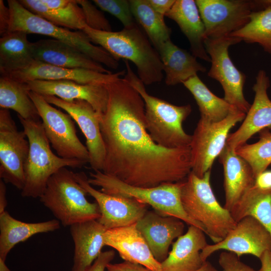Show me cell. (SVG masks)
Instances as JSON below:
<instances>
[{"label": "cell", "mask_w": 271, "mask_h": 271, "mask_svg": "<svg viewBox=\"0 0 271 271\" xmlns=\"http://www.w3.org/2000/svg\"><path fill=\"white\" fill-rule=\"evenodd\" d=\"M106 109L100 116L105 150L102 172L142 188L184 181L192 171L190 146L156 144L146 125L144 101L124 78L107 84Z\"/></svg>", "instance_id": "cell-1"}, {"label": "cell", "mask_w": 271, "mask_h": 271, "mask_svg": "<svg viewBox=\"0 0 271 271\" xmlns=\"http://www.w3.org/2000/svg\"><path fill=\"white\" fill-rule=\"evenodd\" d=\"M82 31L92 43L100 46L116 60L132 62L145 85L162 80L164 71L160 55L137 24L117 32L100 31L86 26Z\"/></svg>", "instance_id": "cell-2"}, {"label": "cell", "mask_w": 271, "mask_h": 271, "mask_svg": "<svg viewBox=\"0 0 271 271\" xmlns=\"http://www.w3.org/2000/svg\"><path fill=\"white\" fill-rule=\"evenodd\" d=\"M126 73L123 78L138 92L145 107L146 125L158 145L168 149L189 147L192 136L185 132L182 123L192 111L190 105L178 106L152 96L132 70L128 61L124 60Z\"/></svg>", "instance_id": "cell-3"}, {"label": "cell", "mask_w": 271, "mask_h": 271, "mask_svg": "<svg viewBox=\"0 0 271 271\" xmlns=\"http://www.w3.org/2000/svg\"><path fill=\"white\" fill-rule=\"evenodd\" d=\"M211 171L200 178L192 172L182 181L181 199L187 214L201 224L214 243L222 241L236 226L230 212L220 205L210 185Z\"/></svg>", "instance_id": "cell-4"}, {"label": "cell", "mask_w": 271, "mask_h": 271, "mask_svg": "<svg viewBox=\"0 0 271 271\" xmlns=\"http://www.w3.org/2000/svg\"><path fill=\"white\" fill-rule=\"evenodd\" d=\"M29 143V152L25 166V184L23 197H40L50 177L61 169L81 168L84 162L64 159L51 150L42 121L27 120L18 115Z\"/></svg>", "instance_id": "cell-5"}, {"label": "cell", "mask_w": 271, "mask_h": 271, "mask_svg": "<svg viewBox=\"0 0 271 271\" xmlns=\"http://www.w3.org/2000/svg\"><path fill=\"white\" fill-rule=\"evenodd\" d=\"M88 183L100 188L107 194L129 198L149 205L158 213L178 218L186 224L196 226L205 233L204 227L192 219L184 210L181 199L182 181L166 183L151 188H142L127 184L100 171L89 173Z\"/></svg>", "instance_id": "cell-6"}, {"label": "cell", "mask_w": 271, "mask_h": 271, "mask_svg": "<svg viewBox=\"0 0 271 271\" xmlns=\"http://www.w3.org/2000/svg\"><path fill=\"white\" fill-rule=\"evenodd\" d=\"M87 194L74 173L64 167L50 177L40 199L63 226H70L100 217L98 204L88 201Z\"/></svg>", "instance_id": "cell-7"}, {"label": "cell", "mask_w": 271, "mask_h": 271, "mask_svg": "<svg viewBox=\"0 0 271 271\" xmlns=\"http://www.w3.org/2000/svg\"><path fill=\"white\" fill-rule=\"evenodd\" d=\"M7 2L11 15L9 31L50 37L79 50L100 64L114 69L118 68V61L100 46L94 45L82 31H72L54 25L26 9L18 1Z\"/></svg>", "instance_id": "cell-8"}, {"label": "cell", "mask_w": 271, "mask_h": 271, "mask_svg": "<svg viewBox=\"0 0 271 271\" xmlns=\"http://www.w3.org/2000/svg\"><path fill=\"white\" fill-rule=\"evenodd\" d=\"M29 94L37 107L46 136L57 155L89 163V152L77 136L72 117L53 107L42 95L32 91Z\"/></svg>", "instance_id": "cell-9"}, {"label": "cell", "mask_w": 271, "mask_h": 271, "mask_svg": "<svg viewBox=\"0 0 271 271\" xmlns=\"http://www.w3.org/2000/svg\"><path fill=\"white\" fill-rule=\"evenodd\" d=\"M245 115L246 113L236 110L218 122H211L200 117L190 145L191 172L202 178L211 171L214 161L226 145L229 131L237 123L244 120Z\"/></svg>", "instance_id": "cell-10"}, {"label": "cell", "mask_w": 271, "mask_h": 271, "mask_svg": "<svg viewBox=\"0 0 271 271\" xmlns=\"http://www.w3.org/2000/svg\"><path fill=\"white\" fill-rule=\"evenodd\" d=\"M241 41L240 39L232 36L206 39L204 45L211 62L208 76L220 83L225 101L246 114L251 105L245 99L243 92L245 75L235 66L228 53L231 45Z\"/></svg>", "instance_id": "cell-11"}, {"label": "cell", "mask_w": 271, "mask_h": 271, "mask_svg": "<svg viewBox=\"0 0 271 271\" xmlns=\"http://www.w3.org/2000/svg\"><path fill=\"white\" fill-rule=\"evenodd\" d=\"M29 143L24 131H19L9 109L0 110V177L22 190L25 184V166Z\"/></svg>", "instance_id": "cell-12"}, {"label": "cell", "mask_w": 271, "mask_h": 271, "mask_svg": "<svg viewBox=\"0 0 271 271\" xmlns=\"http://www.w3.org/2000/svg\"><path fill=\"white\" fill-rule=\"evenodd\" d=\"M205 28V39L230 36L245 26L255 2L244 0H196Z\"/></svg>", "instance_id": "cell-13"}, {"label": "cell", "mask_w": 271, "mask_h": 271, "mask_svg": "<svg viewBox=\"0 0 271 271\" xmlns=\"http://www.w3.org/2000/svg\"><path fill=\"white\" fill-rule=\"evenodd\" d=\"M224 250L236 254H251L260 258L266 250H271V235L265 228L253 217L246 216L221 241L207 244L202 250L203 262L212 253Z\"/></svg>", "instance_id": "cell-14"}, {"label": "cell", "mask_w": 271, "mask_h": 271, "mask_svg": "<svg viewBox=\"0 0 271 271\" xmlns=\"http://www.w3.org/2000/svg\"><path fill=\"white\" fill-rule=\"evenodd\" d=\"M49 103L65 110L78 124L83 133L94 171H102L105 150L100 127V116L90 104L82 100L65 101L54 96H43Z\"/></svg>", "instance_id": "cell-15"}, {"label": "cell", "mask_w": 271, "mask_h": 271, "mask_svg": "<svg viewBox=\"0 0 271 271\" xmlns=\"http://www.w3.org/2000/svg\"><path fill=\"white\" fill-rule=\"evenodd\" d=\"M77 182L99 206L97 220L107 230L136 223L147 212V205L133 199L112 196L98 191L88 182L83 172L74 173Z\"/></svg>", "instance_id": "cell-16"}, {"label": "cell", "mask_w": 271, "mask_h": 271, "mask_svg": "<svg viewBox=\"0 0 271 271\" xmlns=\"http://www.w3.org/2000/svg\"><path fill=\"white\" fill-rule=\"evenodd\" d=\"M24 83L29 91L42 96H54L65 101H86L100 114L104 113L107 108V84H85L70 80H37Z\"/></svg>", "instance_id": "cell-17"}, {"label": "cell", "mask_w": 271, "mask_h": 271, "mask_svg": "<svg viewBox=\"0 0 271 271\" xmlns=\"http://www.w3.org/2000/svg\"><path fill=\"white\" fill-rule=\"evenodd\" d=\"M126 70L102 73L84 69H69L35 60L27 67L8 73L5 76L21 82L33 80H70L81 84H108L124 76Z\"/></svg>", "instance_id": "cell-18"}, {"label": "cell", "mask_w": 271, "mask_h": 271, "mask_svg": "<svg viewBox=\"0 0 271 271\" xmlns=\"http://www.w3.org/2000/svg\"><path fill=\"white\" fill-rule=\"evenodd\" d=\"M269 85V79L266 72L259 70L252 88L255 92L253 102L239 128L229 133L227 146L235 150L245 144L255 133L271 128V100L267 93Z\"/></svg>", "instance_id": "cell-19"}, {"label": "cell", "mask_w": 271, "mask_h": 271, "mask_svg": "<svg viewBox=\"0 0 271 271\" xmlns=\"http://www.w3.org/2000/svg\"><path fill=\"white\" fill-rule=\"evenodd\" d=\"M184 222L175 217L163 215L156 211H147L136 226L155 258L161 263L168 256L173 241L183 234Z\"/></svg>", "instance_id": "cell-20"}, {"label": "cell", "mask_w": 271, "mask_h": 271, "mask_svg": "<svg viewBox=\"0 0 271 271\" xmlns=\"http://www.w3.org/2000/svg\"><path fill=\"white\" fill-rule=\"evenodd\" d=\"M103 240L105 245L115 249L124 261L141 264L151 271H162L161 262L155 258L136 223L106 230Z\"/></svg>", "instance_id": "cell-21"}, {"label": "cell", "mask_w": 271, "mask_h": 271, "mask_svg": "<svg viewBox=\"0 0 271 271\" xmlns=\"http://www.w3.org/2000/svg\"><path fill=\"white\" fill-rule=\"evenodd\" d=\"M32 48L36 61L65 68L84 69L102 73H111L101 64L59 40L42 39L32 42Z\"/></svg>", "instance_id": "cell-22"}, {"label": "cell", "mask_w": 271, "mask_h": 271, "mask_svg": "<svg viewBox=\"0 0 271 271\" xmlns=\"http://www.w3.org/2000/svg\"><path fill=\"white\" fill-rule=\"evenodd\" d=\"M224 171L225 203L230 211L244 194L254 184L255 178L248 163L235 150L226 145L219 156Z\"/></svg>", "instance_id": "cell-23"}, {"label": "cell", "mask_w": 271, "mask_h": 271, "mask_svg": "<svg viewBox=\"0 0 271 271\" xmlns=\"http://www.w3.org/2000/svg\"><path fill=\"white\" fill-rule=\"evenodd\" d=\"M106 230L97 220L79 222L70 226L74 244L71 271H86L92 265L105 245L103 234Z\"/></svg>", "instance_id": "cell-24"}, {"label": "cell", "mask_w": 271, "mask_h": 271, "mask_svg": "<svg viewBox=\"0 0 271 271\" xmlns=\"http://www.w3.org/2000/svg\"><path fill=\"white\" fill-rule=\"evenodd\" d=\"M205 233L190 225L174 242L171 251L161 263L162 271H195L203 264L201 252L208 244Z\"/></svg>", "instance_id": "cell-25"}, {"label": "cell", "mask_w": 271, "mask_h": 271, "mask_svg": "<svg viewBox=\"0 0 271 271\" xmlns=\"http://www.w3.org/2000/svg\"><path fill=\"white\" fill-rule=\"evenodd\" d=\"M165 16L177 24L190 43L192 54L210 62L204 45L205 28L195 1L176 0Z\"/></svg>", "instance_id": "cell-26"}, {"label": "cell", "mask_w": 271, "mask_h": 271, "mask_svg": "<svg viewBox=\"0 0 271 271\" xmlns=\"http://www.w3.org/2000/svg\"><path fill=\"white\" fill-rule=\"evenodd\" d=\"M157 51L163 64L167 85L182 83L197 75L198 72L206 71V68L197 61L195 56L179 48L171 40L162 45Z\"/></svg>", "instance_id": "cell-27"}, {"label": "cell", "mask_w": 271, "mask_h": 271, "mask_svg": "<svg viewBox=\"0 0 271 271\" xmlns=\"http://www.w3.org/2000/svg\"><path fill=\"white\" fill-rule=\"evenodd\" d=\"M57 219L37 223H27L13 217L6 210L0 214V258L6 261L11 249L18 243L33 235L58 229Z\"/></svg>", "instance_id": "cell-28"}, {"label": "cell", "mask_w": 271, "mask_h": 271, "mask_svg": "<svg viewBox=\"0 0 271 271\" xmlns=\"http://www.w3.org/2000/svg\"><path fill=\"white\" fill-rule=\"evenodd\" d=\"M23 31H9L0 38V72L3 75L23 69L35 59L32 43Z\"/></svg>", "instance_id": "cell-29"}, {"label": "cell", "mask_w": 271, "mask_h": 271, "mask_svg": "<svg viewBox=\"0 0 271 271\" xmlns=\"http://www.w3.org/2000/svg\"><path fill=\"white\" fill-rule=\"evenodd\" d=\"M182 83L194 96L202 118L211 122H218L231 112L238 110L224 98L213 93L197 75Z\"/></svg>", "instance_id": "cell-30"}, {"label": "cell", "mask_w": 271, "mask_h": 271, "mask_svg": "<svg viewBox=\"0 0 271 271\" xmlns=\"http://www.w3.org/2000/svg\"><path fill=\"white\" fill-rule=\"evenodd\" d=\"M29 91L25 83L1 76V108L12 109L25 119L40 120L38 110Z\"/></svg>", "instance_id": "cell-31"}, {"label": "cell", "mask_w": 271, "mask_h": 271, "mask_svg": "<svg viewBox=\"0 0 271 271\" xmlns=\"http://www.w3.org/2000/svg\"><path fill=\"white\" fill-rule=\"evenodd\" d=\"M18 1L32 13L56 26L79 31H82L87 26L77 1L71 0L67 6L59 9L49 8L41 0Z\"/></svg>", "instance_id": "cell-32"}, {"label": "cell", "mask_w": 271, "mask_h": 271, "mask_svg": "<svg viewBox=\"0 0 271 271\" xmlns=\"http://www.w3.org/2000/svg\"><path fill=\"white\" fill-rule=\"evenodd\" d=\"M230 212L236 222L246 216L254 217L271 235V191H262L254 185Z\"/></svg>", "instance_id": "cell-33"}, {"label": "cell", "mask_w": 271, "mask_h": 271, "mask_svg": "<svg viewBox=\"0 0 271 271\" xmlns=\"http://www.w3.org/2000/svg\"><path fill=\"white\" fill-rule=\"evenodd\" d=\"M129 2L135 20L157 50L171 40V30L166 24L164 16L156 12L147 0H130Z\"/></svg>", "instance_id": "cell-34"}, {"label": "cell", "mask_w": 271, "mask_h": 271, "mask_svg": "<svg viewBox=\"0 0 271 271\" xmlns=\"http://www.w3.org/2000/svg\"><path fill=\"white\" fill-rule=\"evenodd\" d=\"M262 9L253 11L248 23L232 34L248 43H258L271 54V0L259 1Z\"/></svg>", "instance_id": "cell-35"}, {"label": "cell", "mask_w": 271, "mask_h": 271, "mask_svg": "<svg viewBox=\"0 0 271 271\" xmlns=\"http://www.w3.org/2000/svg\"><path fill=\"white\" fill-rule=\"evenodd\" d=\"M259 133L258 141L244 144L235 149V153L250 165L255 179L271 164V132L266 128Z\"/></svg>", "instance_id": "cell-36"}, {"label": "cell", "mask_w": 271, "mask_h": 271, "mask_svg": "<svg viewBox=\"0 0 271 271\" xmlns=\"http://www.w3.org/2000/svg\"><path fill=\"white\" fill-rule=\"evenodd\" d=\"M93 2L102 11L116 18L124 28H130L137 24L131 12L129 1L93 0Z\"/></svg>", "instance_id": "cell-37"}, {"label": "cell", "mask_w": 271, "mask_h": 271, "mask_svg": "<svg viewBox=\"0 0 271 271\" xmlns=\"http://www.w3.org/2000/svg\"><path fill=\"white\" fill-rule=\"evenodd\" d=\"M77 1L83 11L87 26L100 31H112L109 21L94 4L87 0Z\"/></svg>", "instance_id": "cell-38"}, {"label": "cell", "mask_w": 271, "mask_h": 271, "mask_svg": "<svg viewBox=\"0 0 271 271\" xmlns=\"http://www.w3.org/2000/svg\"><path fill=\"white\" fill-rule=\"evenodd\" d=\"M218 262L223 271H260L244 264L236 254L228 251L220 254Z\"/></svg>", "instance_id": "cell-39"}, {"label": "cell", "mask_w": 271, "mask_h": 271, "mask_svg": "<svg viewBox=\"0 0 271 271\" xmlns=\"http://www.w3.org/2000/svg\"><path fill=\"white\" fill-rule=\"evenodd\" d=\"M115 252L113 250L102 252L86 271H105L107 265L113 260Z\"/></svg>", "instance_id": "cell-40"}, {"label": "cell", "mask_w": 271, "mask_h": 271, "mask_svg": "<svg viewBox=\"0 0 271 271\" xmlns=\"http://www.w3.org/2000/svg\"><path fill=\"white\" fill-rule=\"evenodd\" d=\"M106 271H151L146 267L137 263L124 261L117 263H109Z\"/></svg>", "instance_id": "cell-41"}, {"label": "cell", "mask_w": 271, "mask_h": 271, "mask_svg": "<svg viewBox=\"0 0 271 271\" xmlns=\"http://www.w3.org/2000/svg\"><path fill=\"white\" fill-rule=\"evenodd\" d=\"M11 15L9 7H7L3 0H0V35L3 36L9 30Z\"/></svg>", "instance_id": "cell-42"}, {"label": "cell", "mask_w": 271, "mask_h": 271, "mask_svg": "<svg viewBox=\"0 0 271 271\" xmlns=\"http://www.w3.org/2000/svg\"><path fill=\"white\" fill-rule=\"evenodd\" d=\"M151 7L159 14L165 16L176 0H147Z\"/></svg>", "instance_id": "cell-43"}, {"label": "cell", "mask_w": 271, "mask_h": 271, "mask_svg": "<svg viewBox=\"0 0 271 271\" xmlns=\"http://www.w3.org/2000/svg\"><path fill=\"white\" fill-rule=\"evenodd\" d=\"M254 186L262 191H271V171L265 170L255 179Z\"/></svg>", "instance_id": "cell-44"}, {"label": "cell", "mask_w": 271, "mask_h": 271, "mask_svg": "<svg viewBox=\"0 0 271 271\" xmlns=\"http://www.w3.org/2000/svg\"><path fill=\"white\" fill-rule=\"evenodd\" d=\"M259 259L261 262L260 271H271V250L265 251Z\"/></svg>", "instance_id": "cell-45"}, {"label": "cell", "mask_w": 271, "mask_h": 271, "mask_svg": "<svg viewBox=\"0 0 271 271\" xmlns=\"http://www.w3.org/2000/svg\"><path fill=\"white\" fill-rule=\"evenodd\" d=\"M42 2L50 9H59L67 6L71 0H41Z\"/></svg>", "instance_id": "cell-46"}, {"label": "cell", "mask_w": 271, "mask_h": 271, "mask_svg": "<svg viewBox=\"0 0 271 271\" xmlns=\"http://www.w3.org/2000/svg\"><path fill=\"white\" fill-rule=\"evenodd\" d=\"M5 182L2 179L0 181V214L6 211L7 206L6 196V186Z\"/></svg>", "instance_id": "cell-47"}, {"label": "cell", "mask_w": 271, "mask_h": 271, "mask_svg": "<svg viewBox=\"0 0 271 271\" xmlns=\"http://www.w3.org/2000/svg\"><path fill=\"white\" fill-rule=\"evenodd\" d=\"M195 271H218L209 262H204L202 265Z\"/></svg>", "instance_id": "cell-48"}, {"label": "cell", "mask_w": 271, "mask_h": 271, "mask_svg": "<svg viewBox=\"0 0 271 271\" xmlns=\"http://www.w3.org/2000/svg\"><path fill=\"white\" fill-rule=\"evenodd\" d=\"M5 262V260L0 258V271H11Z\"/></svg>", "instance_id": "cell-49"}]
</instances>
